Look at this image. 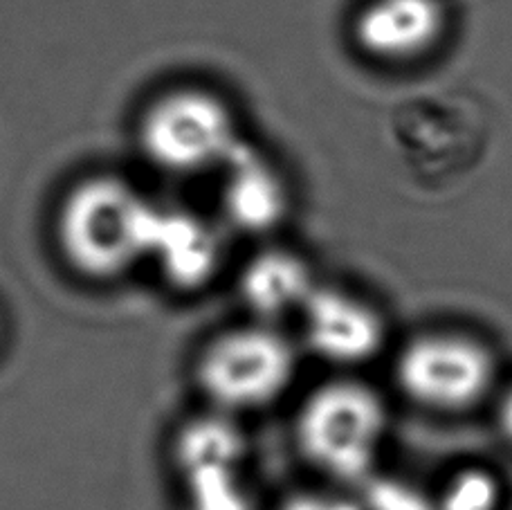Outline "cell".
I'll list each match as a JSON object with an SVG mask.
<instances>
[{
    "mask_svg": "<svg viewBox=\"0 0 512 510\" xmlns=\"http://www.w3.org/2000/svg\"><path fill=\"white\" fill-rule=\"evenodd\" d=\"M185 510H256L245 468H214L182 475Z\"/></svg>",
    "mask_w": 512,
    "mask_h": 510,
    "instance_id": "obj_12",
    "label": "cell"
},
{
    "mask_svg": "<svg viewBox=\"0 0 512 510\" xmlns=\"http://www.w3.org/2000/svg\"><path fill=\"white\" fill-rule=\"evenodd\" d=\"M218 173L223 176L221 209L234 230L254 239L281 230L290 216L292 198L286 176L272 160L241 142Z\"/></svg>",
    "mask_w": 512,
    "mask_h": 510,
    "instance_id": "obj_8",
    "label": "cell"
},
{
    "mask_svg": "<svg viewBox=\"0 0 512 510\" xmlns=\"http://www.w3.org/2000/svg\"><path fill=\"white\" fill-rule=\"evenodd\" d=\"M0 335H3V326H0Z\"/></svg>",
    "mask_w": 512,
    "mask_h": 510,
    "instance_id": "obj_17",
    "label": "cell"
},
{
    "mask_svg": "<svg viewBox=\"0 0 512 510\" xmlns=\"http://www.w3.org/2000/svg\"><path fill=\"white\" fill-rule=\"evenodd\" d=\"M191 373L205 407L239 418L288 394L299 373V351L279 326L250 320L212 335Z\"/></svg>",
    "mask_w": 512,
    "mask_h": 510,
    "instance_id": "obj_3",
    "label": "cell"
},
{
    "mask_svg": "<svg viewBox=\"0 0 512 510\" xmlns=\"http://www.w3.org/2000/svg\"><path fill=\"white\" fill-rule=\"evenodd\" d=\"M162 207L117 176L81 180L63 198L57 239L79 275L111 281L149 261Z\"/></svg>",
    "mask_w": 512,
    "mask_h": 510,
    "instance_id": "obj_1",
    "label": "cell"
},
{
    "mask_svg": "<svg viewBox=\"0 0 512 510\" xmlns=\"http://www.w3.org/2000/svg\"><path fill=\"white\" fill-rule=\"evenodd\" d=\"M391 376L414 407L438 416H461L497 394L499 358L479 335L436 329L400 346Z\"/></svg>",
    "mask_w": 512,
    "mask_h": 510,
    "instance_id": "obj_4",
    "label": "cell"
},
{
    "mask_svg": "<svg viewBox=\"0 0 512 510\" xmlns=\"http://www.w3.org/2000/svg\"><path fill=\"white\" fill-rule=\"evenodd\" d=\"M450 27L447 0H364L351 32L369 61L407 68L441 50Z\"/></svg>",
    "mask_w": 512,
    "mask_h": 510,
    "instance_id": "obj_7",
    "label": "cell"
},
{
    "mask_svg": "<svg viewBox=\"0 0 512 510\" xmlns=\"http://www.w3.org/2000/svg\"><path fill=\"white\" fill-rule=\"evenodd\" d=\"M319 281L310 261L290 248L268 245L243 263L236 295L254 322L274 324L297 317Z\"/></svg>",
    "mask_w": 512,
    "mask_h": 510,
    "instance_id": "obj_10",
    "label": "cell"
},
{
    "mask_svg": "<svg viewBox=\"0 0 512 510\" xmlns=\"http://www.w3.org/2000/svg\"><path fill=\"white\" fill-rule=\"evenodd\" d=\"M149 261L171 290L196 295L221 275L225 248L212 223L196 214L162 207Z\"/></svg>",
    "mask_w": 512,
    "mask_h": 510,
    "instance_id": "obj_9",
    "label": "cell"
},
{
    "mask_svg": "<svg viewBox=\"0 0 512 510\" xmlns=\"http://www.w3.org/2000/svg\"><path fill=\"white\" fill-rule=\"evenodd\" d=\"M360 488H364L360 497L364 510H436L432 495H423L398 481H382L380 475L371 477Z\"/></svg>",
    "mask_w": 512,
    "mask_h": 510,
    "instance_id": "obj_14",
    "label": "cell"
},
{
    "mask_svg": "<svg viewBox=\"0 0 512 510\" xmlns=\"http://www.w3.org/2000/svg\"><path fill=\"white\" fill-rule=\"evenodd\" d=\"M306 349L331 367L358 369L378 360L389 342L380 308L342 286L317 284L297 315Z\"/></svg>",
    "mask_w": 512,
    "mask_h": 510,
    "instance_id": "obj_6",
    "label": "cell"
},
{
    "mask_svg": "<svg viewBox=\"0 0 512 510\" xmlns=\"http://www.w3.org/2000/svg\"><path fill=\"white\" fill-rule=\"evenodd\" d=\"M495 418L501 439L512 445V382L497 396Z\"/></svg>",
    "mask_w": 512,
    "mask_h": 510,
    "instance_id": "obj_16",
    "label": "cell"
},
{
    "mask_svg": "<svg viewBox=\"0 0 512 510\" xmlns=\"http://www.w3.org/2000/svg\"><path fill=\"white\" fill-rule=\"evenodd\" d=\"M292 430L310 468L335 486H362L378 475L391 414L387 400L369 382L333 378L308 391Z\"/></svg>",
    "mask_w": 512,
    "mask_h": 510,
    "instance_id": "obj_2",
    "label": "cell"
},
{
    "mask_svg": "<svg viewBox=\"0 0 512 510\" xmlns=\"http://www.w3.org/2000/svg\"><path fill=\"white\" fill-rule=\"evenodd\" d=\"M432 497L436 510H501L506 490L495 472L472 466L456 470Z\"/></svg>",
    "mask_w": 512,
    "mask_h": 510,
    "instance_id": "obj_13",
    "label": "cell"
},
{
    "mask_svg": "<svg viewBox=\"0 0 512 510\" xmlns=\"http://www.w3.org/2000/svg\"><path fill=\"white\" fill-rule=\"evenodd\" d=\"M137 140L144 158L171 176L218 171L243 142L232 104L196 84L169 88L151 99L140 117Z\"/></svg>",
    "mask_w": 512,
    "mask_h": 510,
    "instance_id": "obj_5",
    "label": "cell"
},
{
    "mask_svg": "<svg viewBox=\"0 0 512 510\" xmlns=\"http://www.w3.org/2000/svg\"><path fill=\"white\" fill-rule=\"evenodd\" d=\"M248 454V434L239 418L209 407L182 421L171 441V463L178 477L198 470L245 468Z\"/></svg>",
    "mask_w": 512,
    "mask_h": 510,
    "instance_id": "obj_11",
    "label": "cell"
},
{
    "mask_svg": "<svg viewBox=\"0 0 512 510\" xmlns=\"http://www.w3.org/2000/svg\"><path fill=\"white\" fill-rule=\"evenodd\" d=\"M274 510H364L360 499L342 490H297L281 499Z\"/></svg>",
    "mask_w": 512,
    "mask_h": 510,
    "instance_id": "obj_15",
    "label": "cell"
}]
</instances>
